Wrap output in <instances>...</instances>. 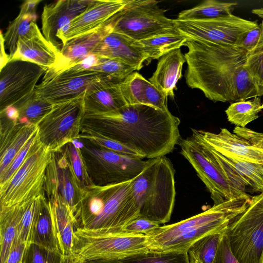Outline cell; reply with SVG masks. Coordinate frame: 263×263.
I'll return each mask as SVG.
<instances>
[{
	"label": "cell",
	"instance_id": "cell-17",
	"mask_svg": "<svg viewBox=\"0 0 263 263\" xmlns=\"http://www.w3.org/2000/svg\"><path fill=\"white\" fill-rule=\"evenodd\" d=\"M129 0H101L93 3L82 14L58 32L64 45L67 41L93 31L120 11Z\"/></svg>",
	"mask_w": 263,
	"mask_h": 263
},
{
	"label": "cell",
	"instance_id": "cell-38",
	"mask_svg": "<svg viewBox=\"0 0 263 263\" xmlns=\"http://www.w3.org/2000/svg\"><path fill=\"white\" fill-rule=\"evenodd\" d=\"M44 196V195H40L30 201L17 227L12 246L18 243H24L28 246L31 243L33 231Z\"/></svg>",
	"mask_w": 263,
	"mask_h": 263
},
{
	"label": "cell",
	"instance_id": "cell-52",
	"mask_svg": "<svg viewBox=\"0 0 263 263\" xmlns=\"http://www.w3.org/2000/svg\"><path fill=\"white\" fill-rule=\"evenodd\" d=\"M61 263H84V260L79 256L72 253L63 255Z\"/></svg>",
	"mask_w": 263,
	"mask_h": 263
},
{
	"label": "cell",
	"instance_id": "cell-32",
	"mask_svg": "<svg viewBox=\"0 0 263 263\" xmlns=\"http://www.w3.org/2000/svg\"><path fill=\"white\" fill-rule=\"evenodd\" d=\"M236 2L206 0L191 9L181 11L176 18L180 21H204L232 14Z\"/></svg>",
	"mask_w": 263,
	"mask_h": 263
},
{
	"label": "cell",
	"instance_id": "cell-30",
	"mask_svg": "<svg viewBox=\"0 0 263 263\" xmlns=\"http://www.w3.org/2000/svg\"><path fill=\"white\" fill-rule=\"evenodd\" d=\"M51 250H60L50 206L44 196L34 226L31 243Z\"/></svg>",
	"mask_w": 263,
	"mask_h": 263
},
{
	"label": "cell",
	"instance_id": "cell-11",
	"mask_svg": "<svg viewBox=\"0 0 263 263\" xmlns=\"http://www.w3.org/2000/svg\"><path fill=\"white\" fill-rule=\"evenodd\" d=\"M85 93L53 105L51 111L37 125L40 142L52 152L78 138L81 122L85 114Z\"/></svg>",
	"mask_w": 263,
	"mask_h": 263
},
{
	"label": "cell",
	"instance_id": "cell-36",
	"mask_svg": "<svg viewBox=\"0 0 263 263\" xmlns=\"http://www.w3.org/2000/svg\"><path fill=\"white\" fill-rule=\"evenodd\" d=\"M220 155L235 169L251 191L259 193L263 192V165L229 155Z\"/></svg>",
	"mask_w": 263,
	"mask_h": 263
},
{
	"label": "cell",
	"instance_id": "cell-20",
	"mask_svg": "<svg viewBox=\"0 0 263 263\" xmlns=\"http://www.w3.org/2000/svg\"><path fill=\"white\" fill-rule=\"evenodd\" d=\"M111 31L109 20L96 30L67 41L62 46L54 69L61 71L81 63L92 54L100 41Z\"/></svg>",
	"mask_w": 263,
	"mask_h": 263
},
{
	"label": "cell",
	"instance_id": "cell-55",
	"mask_svg": "<svg viewBox=\"0 0 263 263\" xmlns=\"http://www.w3.org/2000/svg\"><path fill=\"white\" fill-rule=\"evenodd\" d=\"M252 12L258 16L263 18V8L255 9L252 11Z\"/></svg>",
	"mask_w": 263,
	"mask_h": 263
},
{
	"label": "cell",
	"instance_id": "cell-10",
	"mask_svg": "<svg viewBox=\"0 0 263 263\" xmlns=\"http://www.w3.org/2000/svg\"><path fill=\"white\" fill-rule=\"evenodd\" d=\"M93 184L104 186L130 180L143 170L146 161L118 154L77 139Z\"/></svg>",
	"mask_w": 263,
	"mask_h": 263
},
{
	"label": "cell",
	"instance_id": "cell-54",
	"mask_svg": "<svg viewBox=\"0 0 263 263\" xmlns=\"http://www.w3.org/2000/svg\"><path fill=\"white\" fill-rule=\"evenodd\" d=\"M84 263H121L119 259H98L84 261Z\"/></svg>",
	"mask_w": 263,
	"mask_h": 263
},
{
	"label": "cell",
	"instance_id": "cell-28",
	"mask_svg": "<svg viewBox=\"0 0 263 263\" xmlns=\"http://www.w3.org/2000/svg\"><path fill=\"white\" fill-rule=\"evenodd\" d=\"M31 200L10 206H0V263L7 262L17 227Z\"/></svg>",
	"mask_w": 263,
	"mask_h": 263
},
{
	"label": "cell",
	"instance_id": "cell-39",
	"mask_svg": "<svg viewBox=\"0 0 263 263\" xmlns=\"http://www.w3.org/2000/svg\"><path fill=\"white\" fill-rule=\"evenodd\" d=\"M121 263H190L186 251H148L119 259Z\"/></svg>",
	"mask_w": 263,
	"mask_h": 263
},
{
	"label": "cell",
	"instance_id": "cell-16",
	"mask_svg": "<svg viewBox=\"0 0 263 263\" xmlns=\"http://www.w3.org/2000/svg\"><path fill=\"white\" fill-rule=\"evenodd\" d=\"M84 192L76 181L62 148L52 152L44 189L47 201L59 200L68 206L76 215Z\"/></svg>",
	"mask_w": 263,
	"mask_h": 263
},
{
	"label": "cell",
	"instance_id": "cell-18",
	"mask_svg": "<svg viewBox=\"0 0 263 263\" xmlns=\"http://www.w3.org/2000/svg\"><path fill=\"white\" fill-rule=\"evenodd\" d=\"M94 0H59L43 7L42 31L45 39L60 51L62 44L58 32L83 13Z\"/></svg>",
	"mask_w": 263,
	"mask_h": 263
},
{
	"label": "cell",
	"instance_id": "cell-19",
	"mask_svg": "<svg viewBox=\"0 0 263 263\" xmlns=\"http://www.w3.org/2000/svg\"><path fill=\"white\" fill-rule=\"evenodd\" d=\"M192 137L204 142L223 155L263 165V149L222 128L218 133L192 129Z\"/></svg>",
	"mask_w": 263,
	"mask_h": 263
},
{
	"label": "cell",
	"instance_id": "cell-37",
	"mask_svg": "<svg viewBox=\"0 0 263 263\" xmlns=\"http://www.w3.org/2000/svg\"><path fill=\"white\" fill-rule=\"evenodd\" d=\"M97 57V63L87 70L101 73L102 80L115 84H120L130 74L137 70L134 66L120 60Z\"/></svg>",
	"mask_w": 263,
	"mask_h": 263
},
{
	"label": "cell",
	"instance_id": "cell-49",
	"mask_svg": "<svg viewBox=\"0 0 263 263\" xmlns=\"http://www.w3.org/2000/svg\"><path fill=\"white\" fill-rule=\"evenodd\" d=\"M233 133L253 145L263 149V133L237 126L234 128Z\"/></svg>",
	"mask_w": 263,
	"mask_h": 263
},
{
	"label": "cell",
	"instance_id": "cell-6",
	"mask_svg": "<svg viewBox=\"0 0 263 263\" xmlns=\"http://www.w3.org/2000/svg\"><path fill=\"white\" fill-rule=\"evenodd\" d=\"M152 251L147 236L126 232L99 233L76 228L73 253L84 261L121 259L140 253Z\"/></svg>",
	"mask_w": 263,
	"mask_h": 263
},
{
	"label": "cell",
	"instance_id": "cell-29",
	"mask_svg": "<svg viewBox=\"0 0 263 263\" xmlns=\"http://www.w3.org/2000/svg\"><path fill=\"white\" fill-rule=\"evenodd\" d=\"M187 40L176 29L134 42V45L145 55L147 65L153 60L159 59L169 52L184 46Z\"/></svg>",
	"mask_w": 263,
	"mask_h": 263
},
{
	"label": "cell",
	"instance_id": "cell-22",
	"mask_svg": "<svg viewBox=\"0 0 263 263\" xmlns=\"http://www.w3.org/2000/svg\"><path fill=\"white\" fill-rule=\"evenodd\" d=\"M120 85L127 104H142L168 110L167 98L138 72H133Z\"/></svg>",
	"mask_w": 263,
	"mask_h": 263
},
{
	"label": "cell",
	"instance_id": "cell-40",
	"mask_svg": "<svg viewBox=\"0 0 263 263\" xmlns=\"http://www.w3.org/2000/svg\"><path fill=\"white\" fill-rule=\"evenodd\" d=\"M68 161L72 174L83 190L93 185L86 169L76 139L62 147Z\"/></svg>",
	"mask_w": 263,
	"mask_h": 263
},
{
	"label": "cell",
	"instance_id": "cell-31",
	"mask_svg": "<svg viewBox=\"0 0 263 263\" xmlns=\"http://www.w3.org/2000/svg\"><path fill=\"white\" fill-rule=\"evenodd\" d=\"M36 20V14L20 11L16 17L10 22L5 33L3 34L1 32V40L5 49L9 50V59L15 51L18 40L33 33L39 28Z\"/></svg>",
	"mask_w": 263,
	"mask_h": 263
},
{
	"label": "cell",
	"instance_id": "cell-27",
	"mask_svg": "<svg viewBox=\"0 0 263 263\" xmlns=\"http://www.w3.org/2000/svg\"><path fill=\"white\" fill-rule=\"evenodd\" d=\"M47 202L52 213L60 250L63 255L71 254L74 231L77 227L75 214L68 206L59 200Z\"/></svg>",
	"mask_w": 263,
	"mask_h": 263
},
{
	"label": "cell",
	"instance_id": "cell-21",
	"mask_svg": "<svg viewBox=\"0 0 263 263\" xmlns=\"http://www.w3.org/2000/svg\"><path fill=\"white\" fill-rule=\"evenodd\" d=\"M60 53L37 28L33 33L18 40L15 51L9 61H28L47 68H54Z\"/></svg>",
	"mask_w": 263,
	"mask_h": 263
},
{
	"label": "cell",
	"instance_id": "cell-14",
	"mask_svg": "<svg viewBox=\"0 0 263 263\" xmlns=\"http://www.w3.org/2000/svg\"><path fill=\"white\" fill-rule=\"evenodd\" d=\"M176 28L187 39L236 46L242 35L258 26L252 21L231 14L204 21L174 20Z\"/></svg>",
	"mask_w": 263,
	"mask_h": 263
},
{
	"label": "cell",
	"instance_id": "cell-8",
	"mask_svg": "<svg viewBox=\"0 0 263 263\" xmlns=\"http://www.w3.org/2000/svg\"><path fill=\"white\" fill-rule=\"evenodd\" d=\"M225 233L239 263H263V192L252 196L248 206L231 222Z\"/></svg>",
	"mask_w": 263,
	"mask_h": 263
},
{
	"label": "cell",
	"instance_id": "cell-53",
	"mask_svg": "<svg viewBox=\"0 0 263 263\" xmlns=\"http://www.w3.org/2000/svg\"><path fill=\"white\" fill-rule=\"evenodd\" d=\"M1 68L2 69L9 61V55L7 54L3 41L1 40Z\"/></svg>",
	"mask_w": 263,
	"mask_h": 263
},
{
	"label": "cell",
	"instance_id": "cell-9",
	"mask_svg": "<svg viewBox=\"0 0 263 263\" xmlns=\"http://www.w3.org/2000/svg\"><path fill=\"white\" fill-rule=\"evenodd\" d=\"M109 21L112 32L135 42L176 29L174 20L155 0H129Z\"/></svg>",
	"mask_w": 263,
	"mask_h": 263
},
{
	"label": "cell",
	"instance_id": "cell-7",
	"mask_svg": "<svg viewBox=\"0 0 263 263\" xmlns=\"http://www.w3.org/2000/svg\"><path fill=\"white\" fill-rule=\"evenodd\" d=\"M52 151L39 139L25 160L4 185L0 186V206H10L44 195L47 166Z\"/></svg>",
	"mask_w": 263,
	"mask_h": 263
},
{
	"label": "cell",
	"instance_id": "cell-2",
	"mask_svg": "<svg viewBox=\"0 0 263 263\" xmlns=\"http://www.w3.org/2000/svg\"><path fill=\"white\" fill-rule=\"evenodd\" d=\"M185 82L216 102H235L258 97L246 68L247 52L235 46L187 39Z\"/></svg>",
	"mask_w": 263,
	"mask_h": 263
},
{
	"label": "cell",
	"instance_id": "cell-26",
	"mask_svg": "<svg viewBox=\"0 0 263 263\" xmlns=\"http://www.w3.org/2000/svg\"><path fill=\"white\" fill-rule=\"evenodd\" d=\"M185 62L184 55L180 48L169 52L160 58L149 81L166 98H174L176 84L182 77V69Z\"/></svg>",
	"mask_w": 263,
	"mask_h": 263
},
{
	"label": "cell",
	"instance_id": "cell-48",
	"mask_svg": "<svg viewBox=\"0 0 263 263\" xmlns=\"http://www.w3.org/2000/svg\"><path fill=\"white\" fill-rule=\"evenodd\" d=\"M225 232L212 263H239L231 251Z\"/></svg>",
	"mask_w": 263,
	"mask_h": 263
},
{
	"label": "cell",
	"instance_id": "cell-35",
	"mask_svg": "<svg viewBox=\"0 0 263 263\" xmlns=\"http://www.w3.org/2000/svg\"><path fill=\"white\" fill-rule=\"evenodd\" d=\"M226 230L208 234L193 243L187 250L190 263H212Z\"/></svg>",
	"mask_w": 263,
	"mask_h": 263
},
{
	"label": "cell",
	"instance_id": "cell-1",
	"mask_svg": "<svg viewBox=\"0 0 263 263\" xmlns=\"http://www.w3.org/2000/svg\"><path fill=\"white\" fill-rule=\"evenodd\" d=\"M180 119L169 111L142 105H126L115 110L85 114L81 130L116 140L153 159L171 153L180 139Z\"/></svg>",
	"mask_w": 263,
	"mask_h": 263
},
{
	"label": "cell",
	"instance_id": "cell-4",
	"mask_svg": "<svg viewBox=\"0 0 263 263\" xmlns=\"http://www.w3.org/2000/svg\"><path fill=\"white\" fill-rule=\"evenodd\" d=\"M252 196L240 197L212 206L178 222L145 234L153 251H186L201 238L223 231L249 205Z\"/></svg>",
	"mask_w": 263,
	"mask_h": 263
},
{
	"label": "cell",
	"instance_id": "cell-47",
	"mask_svg": "<svg viewBox=\"0 0 263 263\" xmlns=\"http://www.w3.org/2000/svg\"><path fill=\"white\" fill-rule=\"evenodd\" d=\"M261 33V27L260 25H258L256 27L245 33L235 46L241 48L247 52L251 51L258 43Z\"/></svg>",
	"mask_w": 263,
	"mask_h": 263
},
{
	"label": "cell",
	"instance_id": "cell-43",
	"mask_svg": "<svg viewBox=\"0 0 263 263\" xmlns=\"http://www.w3.org/2000/svg\"><path fill=\"white\" fill-rule=\"evenodd\" d=\"M78 139L118 154L142 159L144 158L138 152L119 142L90 130H81Z\"/></svg>",
	"mask_w": 263,
	"mask_h": 263
},
{
	"label": "cell",
	"instance_id": "cell-15",
	"mask_svg": "<svg viewBox=\"0 0 263 263\" xmlns=\"http://www.w3.org/2000/svg\"><path fill=\"white\" fill-rule=\"evenodd\" d=\"M47 69L28 61H9L0 69V110L31 95Z\"/></svg>",
	"mask_w": 263,
	"mask_h": 263
},
{
	"label": "cell",
	"instance_id": "cell-3",
	"mask_svg": "<svg viewBox=\"0 0 263 263\" xmlns=\"http://www.w3.org/2000/svg\"><path fill=\"white\" fill-rule=\"evenodd\" d=\"M131 181L93 185L85 190L75 215L77 228L99 233L122 232L129 222L140 216Z\"/></svg>",
	"mask_w": 263,
	"mask_h": 263
},
{
	"label": "cell",
	"instance_id": "cell-50",
	"mask_svg": "<svg viewBox=\"0 0 263 263\" xmlns=\"http://www.w3.org/2000/svg\"><path fill=\"white\" fill-rule=\"evenodd\" d=\"M27 247L24 243H18L12 246L6 263H23Z\"/></svg>",
	"mask_w": 263,
	"mask_h": 263
},
{
	"label": "cell",
	"instance_id": "cell-23",
	"mask_svg": "<svg viewBox=\"0 0 263 263\" xmlns=\"http://www.w3.org/2000/svg\"><path fill=\"white\" fill-rule=\"evenodd\" d=\"M134 42L126 36L111 31L100 41L92 54L120 60L139 70L143 67L146 58L134 45Z\"/></svg>",
	"mask_w": 263,
	"mask_h": 263
},
{
	"label": "cell",
	"instance_id": "cell-13",
	"mask_svg": "<svg viewBox=\"0 0 263 263\" xmlns=\"http://www.w3.org/2000/svg\"><path fill=\"white\" fill-rule=\"evenodd\" d=\"M103 79L100 72L74 66L61 71L48 68L34 92L39 98L54 105L77 98Z\"/></svg>",
	"mask_w": 263,
	"mask_h": 263
},
{
	"label": "cell",
	"instance_id": "cell-45",
	"mask_svg": "<svg viewBox=\"0 0 263 263\" xmlns=\"http://www.w3.org/2000/svg\"><path fill=\"white\" fill-rule=\"evenodd\" d=\"M39 139L38 128L26 142L5 172L0 175V186L5 184L21 166L31 149Z\"/></svg>",
	"mask_w": 263,
	"mask_h": 263
},
{
	"label": "cell",
	"instance_id": "cell-24",
	"mask_svg": "<svg viewBox=\"0 0 263 263\" xmlns=\"http://www.w3.org/2000/svg\"><path fill=\"white\" fill-rule=\"evenodd\" d=\"M120 85L102 80L92 84L85 93V114L110 112L127 105Z\"/></svg>",
	"mask_w": 263,
	"mask_h": 263
},
{
	"label": "cell",
	"instance_id": "cell-44",
	"mask_svg": "<svg viewBox=\"0 0 263 263\" xmlns=\"http://www.w3.org/2000/svg\"><path fill=\"white\" fill-rule=\"evenodd\" d=\"M63 256L60 250H51L31 243L26 248L23 263H61Z\"/></svg>",
	"mask_w": 263,
	"mask_h": 263
},
{
	"label": "cell",
	"instance_id": "cell-33",
	"mask_svg": "<svg viewBox=\"0 0 263 263\" xmlns=\"http://www.w3.org/2000/svg\"><path fill=\"white\" fill-rule=\"evenodd\" d=\"M263 109V103L260 97L251 100L232 103L225 110L228 121L237 127H246L251 122L257 119L258 114Z\"/></svg>",
	"mask_w": 263,
	"mask_h": 263
},
{
	"label": "cell",
	"instance_id": "cell-42",
	"mask_svg": "<svg viewBox=\"0 0 263 263\" xmlns=\"http://www.w3.org/2000/svg\"><path fill=\"white\" fill-rule=\"evenodd\" d=\"M196 139L203 145L209 157L217 165L226 179L233 187L246 194H248V191H251L240 175L221 157L218 152L204 142Z\"/></svg>",
	"mask_w": 263,
	"mask_h": 263
},
{
	"label": "cell",
	"instance_id": "cell-41",
	"mask_svg": "<svg viewBox=\"0 0 263 263\" xmlns=\"http://www.w3.org/2000/svg\"><path fill=\"white\" fill-rule=\"evenodd\" d=\"M261 33L256 46L247 53L246 67L257 89L258 97L263 96V21Z\"/></svg>",
	"mask_w": 263,
	"mask_h": 263
},
{
	"label": "cell",
	"instance_id": "cell-46",
	"mask_svg": "<svg viewBox=\"0 0 263 263\" xmlns=\"http://www.w3.org/2000/svg\"><path fill=\"white\" fill-rule=\"evenodd\" d=\"M159 226V224L139 216L129 222L123 228L122 232L145 234Z\"/></svg>",
	"mask_w": 263,
	"mask_h": 263
},
{
	"label": "cell",
	"instance_id": "cell-25",
	"mask_svg": "<svg viewBox=\"0 0 263 263\" xmlns=\"http://www.w3.org/2000/svg\"><path fill=\"white\" fill-rule=\"evenodd\" d=\"M37 128V125L29 123L1 124L0 175Z\"/></svg>",
	"mask_w": 263,
	"mask_h": 263
},
{
	"label": "cell",
	"instance_id": "cell-34",
	"mask_svg": "<svg viewBox=\"0 0 263 263\" xmlns=\"http://www.w3.org/2000/svg\"><path fill=\"white\" fill-rule=\"evenodd\" d=\"M18 112V123L37 125L52 109L53 105L39 98L35 92L14 105Z\"/></svg>",
	"mask_w": 263,
	"mask_h": 263
},
{
	"label": "cell",
	"instance_id": "cell-51",
	"mask_svg": "<svg viewBox=\"0 0 263 263\" xmlns=\"http://www.w3.org/2000/svg\"><path fill=\"white\" fill-rule=\"evenodd\" d=\"M41 1V0L26 1L21 6L20 11L28 13L36 14V10L37 6Z\"/></svg>",
	"mask_w": 263,
	"mask_h": 263
},
{
	"label": "cell",
	"instance_id": "cell-5",
	"mask_svg": "<svg viewBox=\"0 0 263 263\" xmlns=\"http://www.w3.org/2000/svg\"><path fill=\"white\" fill-rule=\"evenodd\" d=\"M175 173L165 156L146 160L142 172L131 181L140 216L159 224L169 221L176 197Z\"/></svg>",
	"mask_w": 263,
	"mask_h": 263
},
{
	"label": "cell",
	"instance_id": "cell-12",
	"mask_svg": "<svg viewBox=\"0 0 263 263\" xmlns=\"http://www.w3.org/2000/svg\"><path fill=\"white\" fill-rule=\"evenodd\" d=\"M180 153L189 162L210 193L214 204L250 196L233 187L217 165L211 159L203 145L191 136L180 139Z\"/></svg>",
	"mask_w": 263,
	"mask_h": 263
}]
</instances>
